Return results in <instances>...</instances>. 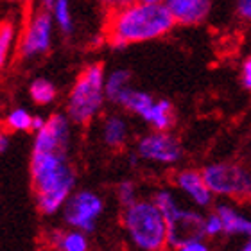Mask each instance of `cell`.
<instances>
[{"instance_id":"6da1fadb","label":"cell","mask_w":251,"mask_h":251,"mask_svg":"<svg viewBox=\"0 0 251 251\" xmlns=\"http://www.w3.org/2000/svg\"><path fill=\"white\" fill-rule=\"evenodd\" d=\"M174 18L165 2H144L113 11L108 22V42L113 49H124L131 43L151 42L165 36L174 27Z\"/></svg>"},{"instance_id":"2e32d148","label":"cell","mask_w":251,"mask_h":251,"mask_svg":"<svg viewBox=\"0 0 251 251\" xmlns=\"http://www.w3.org/2000/svg\"><path fill=\"white\" fill-rule=\"evenodd\" d=\"M106 99L111 100L113 104L122 106L124 104L126 97L129 94L133 86H131V74L124 68H117L111 74L106 75Z\"/></svg>"},{"instance_id":"5bb4252c","label":"cell","mask_w":251,"mask_h":251,"mask_svg":"<svg viewBox=\"0 0 251 251\" xmlns=\"http://www.w3.org/2000/svg\"><path fill=\"white\" fill-rule=\"evenodd\" d=\"M129 136V124L121 115H108L100 126V138L110 149H121Z\"/></svg>"},{"instance_id":"ac0fdd59","label":"cell","mask_w":251,"mask_h":251,"mask_svg":"<svg viewBox=\"0 0 251 251\" xmlns=\"http://www.w3.org/2000/svg\"><path fill=\"white\" fill-rule=\"evenodd\" d=\"M29 94H31V99L36 102V104H42V106H49L52 104L56 97H58V90L54 86L50 81L47 79H34L29 86Z\"/></svg>"},{"instance_id":"1f68e13d","label":"cell","mask_w":251,"mask_h":251,"mask_svg":"<svg viewBox=\"0 0 251 251\" xmlns=\"http://www.w3.org/2000/svg\"><path fill=\"white\" fill-rule=\"evenodd\" d=\"M242 250H244V251H251V235H250V239H248V241L244 242V246H242Z\"/></svg>"},{"instance_id":"277c9868","label":"cell","mask_w":251,"mask_h":251,"mask_svg":"<svg viewBox=\"0 0 251 251\" xmlns=\"http://www.w3.org/2000/svg\"><path fill=\"white\" fill-rule=\"evenodd\" d=\"M106 74L100 63L84 68L70 90L67 115L74 124H88L99 115L106 100Z\"/></svg>"},{"instance_id":"ba28073f","label":"cell","mask_w":251,"mask_h":251,"mask_svg":"<svg viewBox=\"0 0 251 251\" xmlns=\"http://www.w3.org/2000/svg\"><path fill=\"white\" fill-rule=\"evenodd\" d=\"M52 25H54L52 11L42 7L36 15L32 16L31 24H29L25 34L22 38V43H20L22 58L32 59V58H38V56H43V54H47L50 50Z\"/></svg>"},{"instance_id":"5b68a950","label":"cell","mask_w":251,"mask_h":251,"mask_svg":"<svg viewBox=\"0 0 251 251\" xmlns=\"http://www.w3.org/2000/svg\"><path fill=\"white\" fill-rule=\"evenodd\" d=\"M208 188L217 196L251 199V171L239 163H212L201 171Z\"/></svg>"},{"instance_id":"ffe728a7","label":"cell","mask_w":251,"mask_h":251,"mask_svg":"<svg viewBox=\"0 0 251 251\" xmlns=\"http://www.w3.org/2000/svg\"><path fill=\"white\" fill-rule=\"evenodd\" d=\"M52 16L61 32L65 34H72L74 31V22H72V11H70V2L68 0H56L52 9Z\"/></svg>"},{"instance_id":"9c48e42d","label":"cell","mask_w":251,"mask_h":251,"mask_svg":"<svg viewBox=\"0 0 251 251\" xmlns=\"http://www.w3.org/2000/svg\"><path fill=\"white\" fill-rule=\"evenodd\" d=\"M194 239H204V217L194 210L181 208L167 219V246L179 250Z\"/></svg>"},{"instance_id":"484cf974","label":"cell","mask_w":251,"mask_h":251,"mask_svg":"<svg viewBox=\"0 0 251 251\" xmlns=\"http://www.w3.org/2000/svg\"><path fill=\"white\" fill-rule=\"evenodd\" d=\"M237 15L242 20L251 22V0H237Z\"/></svg>"},{"instance_id":"52a82bcc","label":"cell","mask_w":251,"mask_h":251,"mask_svg":"<svg viewBox=\"0 0 251 251\" xmlns=\"http://www.w3.org/2000/svg\"><path fill=\"white\" fill-rule=\"evenodd\" d=\"M136 154L146 162L174 165L181 160L183 149L176 136H173L167 131L154 129L152 133H147L136 142Z\"/></svg>"},{"instance_id":"9a60e30c","label":"cell","mask_w":251,"mask_h":251,"mask_svg":"<svg viewBox=\"0 0 251 251\" xmlns=\"http://www.w3.org/2000/svg\"><path fill=\"white\" fill-rule=\"evenodd\" d=\"M142 121L147 122L152 129L158 131H169L176 122V113H174V106L167 99H158L151 104V108L144 113Z\"/></svg>"},{"instance_id":"30bf717a","label":"cell","mask_w":251,"mask_h":251,"mask_svg":"<svg viewBox=\"0 0 251 251\" xmlns=\"http://www.w3.org/2000/svg\"><path fill=\"white\" fill-rule=\"evenodd\" d=\"M70 122L72 121L65 113H52L42 129L36 131L32 149H36V151H68Z\"/></svg>"},{"instance_id":"4fadbf2b","label":"cell","mask_w":251,"mask_h":251,"mask_svg":"<svg viewBox=\"0 0 251 251\" xmlns=\"http://www.w3.org/2000/svg\"><path fill=\"white\" fill-rule=\"evenodd\" d=\"M215 212L223 221V233L226 235H251V217L244 215L230 204H217Z\"/></svg>"},{"instance_id":"603a6c76","label":"cell","mask_w":251,"mask_h":251,"mask_svg":"<svg viewBox=\"0 0 251 251\" xmlns=\"http://www.w3.org/2000/svg\"><path fill=\"white\" fill-rule=\"evenodd\" d=\"M117 198H119L122 206H127V204L135 203L136 199H138L136 185L133 183V181H122V183L117 187Z\"/></svg>"},{"instance_id":"83f0119b","label":"cell","mask_w":251,"mask_h":251,"mask_svg":"<svg viewBox=\"0 0 251 251\" xmlns=\"http://www.w3.org/2000/svg\"><path fill=\"white\" fill-rule=\"evenodd\" d=\"M241 81H242V86L251 92V56L244 61V65H242Z\"/></svg>"},{"instance_id":"4dcf8cb0","label":"cell","mask_w":251,"mask_h":251,"mask_svg":"<svg viewBox=\"0 0 251 251\" xmlns=\"http://www.w3.org/2000/svg\"><path fill=\"white\" fill-rule=\"evenodd\" d=\"M54 4H56V0H42V5L45 9H52Z\"/></svg>"},{"instance_id":"f546056e","label":"cell","mask_w":251,"mask_h":251,"mask_svg":"<svg viewBox=\"0 0 251 251\" xmlns=\"http://www.w3.org/2000/svg\"><path fill=\"white\" fill-rule=\"evenodd\" d=\"M7 147H9V136L5 133H0V154L7 151Z\"/></svg>"},{"instance_id":"d4e9b609","label":"cell","mask_w":251,"mask_h":251,"mask_svg":"<svg viewBox=\"0 0 251 251\" xmlns=\"http://www.w3.org/2000/svg\"><path fill=\"white\" fill-rule=\"evenodd\" d=\"M179 251H208V244L204 242V239H194L179 246Z\"/></svg>"},{"instance_id":"f1b7e54d","label":"cell","mask_w":251,"mask_h":251,"mask_svg":"<svg viewBox=\"0 0 251 251\" xmlns=\"http://www.w3.org/2000/svg\"><path fill=\"white\" fill-rule=\"evenodd\" d=\"M47 119H43L42 115H32V126H31V131H40L45 126Z\"/></svg>"},{"instance_id":"3957f363","label":"cell","mask_w":251,"mask_h":251,"mask_svg":"<svg viewBox=\"0 0 251 251\" xmlns=\"http://www.w3.org/2000/svg\"><path fill=\"white\" fill-rule=\"evenodd\" d=\"M122 226L136 250L160 251L167 246V221L154 199H136L124 206Z\"/></svg>"},{"instance_id":"8fae6325","label":"cell","mask_w":251,"mask_h":251,"mask_svg":"<svg viewBox=\"0 0 251 251\" xmlns=\"http://www.w3.org/2000/svg\"><path fill=\"white\" fill-rule=\"evenodd\" d=\"M174 183L176 187L192 199L194 204H198L201 208H206L212 204V198L214 192L208 188L206 181L203 178V173L194 171V169H183L174 176Z\"/></svg>"},{"instance_id":"d6a6232c","label":"cell","mask_w":251,"mask_h":251,"mask_svg":"<svg viewBox=\"0 0 251 251\" xmlns=\"http://www.w3.org/2000/svg\"><path fill=\"white\" fill-rule=\"evenodd\" d=\"M144 2H165V0H144Z\"/></svg>"},{"instance_id":"4316f807","label":"cell","mask_w":251,"mask_h":251,"mask_svg":"<svg viewBox=\"0 0 251 251\" xmlns=\"http://www.w3.org/2000/svg\"><path fill=\"white\" fill-rule=\"evenodd\" d=\"M135 2L136 0H100V4L104 5V7H108L111 13L122 9V7H127V5L135 4Z\"/></svg>"},{"instance_id":"7402d4cb","label":"cell","mask_w":251,"mask_h":251,"mask_svg":"<svg viewBox=\"0 0 251 251\" xmlns=\"http://www.w3.org/2000/svg\"><path fill=\"white\" fill-rule=\"evenodd\" d=\"M13 43H15V27L13 24H2L0 25V68L7 63Z\"/></svg>"},{"instance_id":"7c38bea8","label":"cell","mask_w":251,"mask_h":251,"mask_svg":"<svg viewBox=\"0 0 251 251\" xmlns=\"http://www.w3.org/2000/svg\"><path fill=\"white\" fill-rule=\"evenodd\" d=\"M165 5L179 25H198L212 11V0H165Z\"/></svg>"},{"instance_id":"d6986e66","label":"cell","mask_w":251,"mask_h":251,"mask_svg":"<svg viewBox=\"0 0 251 251\" xmlns=\"http://www.w3.org/2000/svg\"><path fill=\"white\" fill-rule=\"evenodd\" d=\"M154 100H156V99H154L152 95L147 94V92H142V90L133 88L129 94H127V97H126L122 108H126L129 113H133V115H138L142 119V117H144V113L151 108V104L154 102Z\"/></svg>"},{"instance_id":"44dd1931","label":"cell","mask_w":251,"mask_h":251,"mask_svg":"<svg viewBox=\"0 0 251 251\" xmlns=\"http://www.w3.org/2000/svg\"><path fill=\"white\" fill-rule=\"evenodd\" d=\"M5 126L13 131H31L32 126V115L24 108H16L7 115Z\"/></svg>"},{"instance_id":"7a4b0ae2","label":"cell","mask_w":251,"mask_h":251,"mask_svg":"<svg viewBox=\"0 0 251 251\" xmlns=\"http://www.w3.org/2000/svg\"><path fill=\"white\" fill-rule=\"evenodd\" d=\"M31 179L38 210L43 215L58 214L75 188V171L68 162V151L32 149Z\"/></svg>"},{"instance_id":"8992f818","label":"cell","mask_w":251,"mask_h":251,"mask_svg":"<svg viewBox=\"0 0 251 251\" xmlns=\"http://www.w3.org/2000/svg\"><path fill=\"white\" fill-rule=\"evenodd\" d=\"M61 212L67 226L92 233L97 230L99 219L104 214V201L94 190H74L63 204Z\"/></svg>"},{"instance_id":"e0dca14e","label":"cell","mask_w":251,"mask_h":251,"mask_svg":"<svg viewBox=\"0 0 251 251\" xmlns=\"http://www.w3.org/2000/svg\"><path fill=\"white\" fill-rule=\"evenodd\" d=\"M50 244L61 251H86L88 250V233L70 228L67 231H52Z\"/></svg>"},{"instance_id":"cb8c5ba5","label":"cell","mask_w":251,"mask_h":251,"mask_svg":"<svg viewBox=\"0 0 251 251\" xmlns=\"http://www.w3.org/2000/svg\"><path fill=\"white\" fill-rule=\"evenodd\" d=\"M223 233V221H221L219 214L214 212L204 217V235L206 237H215Z\"/></svg>"}]
</instances>
